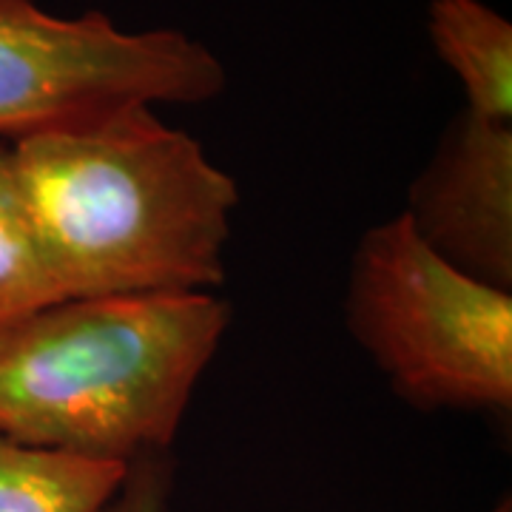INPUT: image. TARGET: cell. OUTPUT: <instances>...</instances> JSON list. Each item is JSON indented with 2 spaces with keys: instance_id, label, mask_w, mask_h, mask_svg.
I'll return each instance as SVG.
<instances>
[{
  "instance_id": "9c48e42d",
  "label": "cell",
  "mask_w": 512,
  "mask_h": 512,
  "mask_svg": "<svg viewBox=\"0 0 512 512\" xmlns=\"http://www.w3.org/2000/svg\"><path fill=\"white\" fill-rule=\"evenodd\" d=\"M171 493V461L165 456H146L128 464L126 481L106 512H168ZM490 512H512L510 501H501Z\"/></svg>"
},
{
  "instance_id": "277c9868",
  "label": "cell",
  "mask_w": 512,
  "mask_h": 512,
  "mask_svg": "<svg viewBox=\"0 0 512 512\" xmlns=\"http://www.w3.org/2000/svg\"><path fill=\"white\" fill-rule=\"evenodd\" d=\"M225 83L220 57L180 29L126 32L103 12L60 18L0 0V143L131 106H194Z\"/></svg>"
},
{
  "instance_id": "7a4b0ae2",
  "label": "cell",
  "mask_w": 512,
  "mask_h": 512,
  "mask_svg": "<svg viewBox=\"0 0 512 512\" xmlns=\"http://www.w3.org/2000/svg\"><path fill=\"white\" fill-rule=\"evenodd\" d=\"M231 305L217 293L63 299L0 330V436L131 464L165 456Z\"/></svg>"
},
{
  "instance_id": "3957f363",
  "label": "cell",
  "mask_w": 512,
  "mask_h": 512,
  "mask_svg": "<svg viewBox=\"0 0 512 512\" xmlns=\"http://www.w3.org/2000/svg\"><path fill=\"white\" fill-rule=\"evenodd\" d=\"M345 322L416 410L510 416L512 293L444 262L404 211L359 237Z\"/></svg>"
},
{
  "instance_id": "5b68a950",
  "label": "cell",
  "mask_w": 512,
  "mask_h": 512,
  "mask_svg": "<svg viewBox=\"0 0 512 512\" xmlns=\"http://www.w3.org/2000/svg\"><path fill=\"white\" fill-rule=\"evenodd\" d=\"M404 214L444 262L510 291L512 123L458 111L441 131L430 163L407 188Z\"/></svg>"
},
{
  "instance_id": "8992f818",
  "label": "cell",
  "mask_w": 512,
  "mask_h": 512,
  "mask_svg": "<svg viewBox=\"0 0 512 512\" xmlns=\"http://www.w3.org/2000/svg\"><path fill=\"white\" fill-rule=\"evenodd\" d=\"M427 32L467 94L464 109L512 123V23L481 0H433Z\"/></svg>"
},
{
  "instance_id": "6da1fadb",
  "label": "cell",
  "mask_w": 512,
  "mask_h": 512,
  "mask_svg": "<svg viewBox=\"0 0 512 512\" xmlns=\"http://www.w3.org/2000/svg\"><path fill=\"white\" fill-rule=\"evenodd\" d=\"M9 146L63 299L222 288L237 180L154 106L37 131Z\"/></svg>"
},
{
  "instance_id": "ba28073f",
  "label": "cell",
  "mask_w": 512,
  "mask_h": 512,
  "mask_svg": "<svg viewBox=\"0 0 512 512\" xmlns=\"http://www.w3.org/2000/svg\"><path fill=\"white\" fill-rule=\"evenodd\" d=\"M63 302L20 197L12 146L0 143V330Z\"/></svg>"
},
{
  "instance_id": "52a82bcc",
  "label": "cell",
  "mask_w": 512,
  "mask_h": 512,
  "mask_svg": "<svg viewBox=\"0 0 512 512\" xmlns=\"http://www.w3.org/2000/svg\"><path fill=\"white\" fill-rule=\"evenodd\" d=\"M128 464L37 450L0 436V512H106Z\"/></svg>"
}]
</instances>
